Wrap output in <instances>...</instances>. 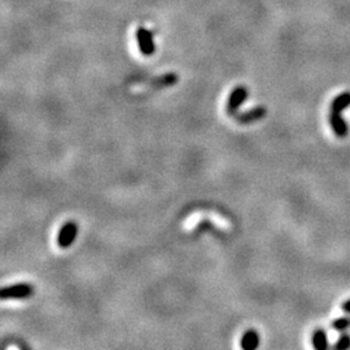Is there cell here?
<instances>
[{
    "label": "cell",
    "mask_w": 350,
    "mask_h": 350,
    "mask_svg": "<svg viewBox=\"0 0 350 350\" xmlns=\"http://www.w3.org/2000/svg\"><path fill=\"white\" fill-rule=\"evenodd\" d=\"M34 295V285L30 283H16L3 287L0 291L1 300H26Z\"/></svg>",
    "instance_id": "obj_1"
},
{
    "label": "cell",
    "mask_w": 350,
    "mask_h": 350,
    "mask_svg": "<svg viewBox=\"0 0 350 350\" xmlns=\"http://www.w3.org/2000/svg\"><path fill=\"white\" fill-rule=\"evenodd\" d=\"M135 38H136L137 47H139V51H140L141 55L149 57V56L155 53L156 45L155 39H153V34H152L147 28L139 26V28L136 29V33H135Z\"/></svg>",
    "instance_id": "obj_2"
},
{
    "label": "cell",
    "mask_w": 350,
    "mask_h": 350,
    "mask_svg": "<svg viewBox=\"0 0 350 350\" xmlns=\"http://www.w3.org/2000/svg\"><path fill=\"white\" fill-rule=\"evenodd\" d=\"M78 235V224L74 220H69L62 224L57 233V245L61 249H68L77 239Z\"/></svg>",
    "instance_id": "obj_3"
},
{
    "label": "cell",
    "mask_w": 350,
    "mask_h": 350,
    "mask_svg": "<svg viewBox=\"0 0 350 350\" xmlns=\"http://www.w3.org/2000/svg\"><path fill=\"white\" fill-rule=\"evenodd\" d=\"M249 91L245 86H236L231 91L230 96L227 99L226 110L230 116H236L237 110L244 104V101L247 100Z\"/></svg>",
    "instance_id": "obj_4"
},
{
    "label": "cell",
    "mask_w": 350,
    "mask_h": 350,
    "mask_svg": "<svg viewBox=\"0 0 350 350\" xmlns=\"http://www.w3.org/2000/svg\"><path fill=\"white\" fill-rule=\"evenodd\" d=\"M267 114V109L264 107H256L251 110H247V112H243V113H239L236 116H233L236 118V121L239 124L247 125V124H253V122H257V121L262 120L264 118Z\"/></svg>",
    "instance_id": "obj_5"
},
{
    "label": "cell",
    "mask_w": 350,
    "mask_h": 350,
    "mask_svg": "<svg viewBox=\"0 0 350 350\" xmlns=\"http://www.w3.org/2000/svg\"><path fill=\"white\" fill-rule=\"evenodd\" d=\"M330 126L332 127L333 132L337 137H347L349 134V126H348L347 121L344 120V117L341 113L337 112H331L330 113Z\"/></svg>",
    "instance_id": "obj_6"
},
{
    "label": "cell",
    "mask_w": 350,
    "mask_h": 350,
    "mask_svg": "<svg viewBox=\"0 0 350 350\" xmlns=\"http://www.w3.org/2000/svg\"><path fill=\"white\" fill-rule=\"evenodd\" d=\"M260 345V335L256 330H249L244 333L240 341V348L244 350H254Z\"/></svg>",
    "instance_id": "obj_7"
},
{
    "label": "cell",
    "mask_w": 350,
    "mask_h": 350,
    "mask_svg": "<svg viewBox=\"0 0 350 350\" xmlns=\"http://www.w3.org/2000/svg\"><path fill=\"white\" fill-rule=\"evenodd\" d=\"M350 107V91H345V92L337 95L331 103V112H337L341 113L347 108Z\"/></svg>",
    "instance_id": "obj_8"
},
{
    "label": "cell",
    "mask_w": 350,
    "mask_h": 350,
    "mask_svg": "<svg viewBox=\"0 0 350 350\" xmlns=\"http://www.w3.org/2000/svg\"><path fill=\"white\" fill-rule=\"evenodd\" d=\"M311 343L314 349L316 350L328 349V337H327L326 331L320 330V328L314 331L311 336Z\"/></svg>",
    "instance_id": "obj_9"
},
{
    "label": "cell",
    "mask_w": 350,
    "mask_h": 350,
    "mask_svg": "<svg viewBox=\"0 0 350 350\" xmlns=\"http://www.w3.org/2000/svg\"><path fill=\"white\" fill-rule=\"evenodd\" d=\"M332 327L333 330L337 331V332H345L350 327V318H348V316L336 318V319L332 322Z\"/></svg>",
    "instance_id": "obj_10"
},
{
    "label": "cell",
    "mask_w": 350,
    "mask_h": 350,
    "mask_svg": "<svg viewBox=\"0 0 350 350\" xmlns=\"http://www.w3.org/2000/svg\"><path fill=\"white\" fill-rule=\"evenodd\" d=\"M333 348L337 350H347L350 348V335L349 333L341 332L339 340L336 341V344L333 345Z\"/></svg>",
    "instance_id": "obj_11"
},
{
    "label": "cell",
    "mask_w": 350,
    "mask_h": 350,
    "mask_svg": "<svg viewBox=\"0 0 350 350\" xmlns=\"http://www.w3.org/2000/svg\"><path fill=\"white\" fill-rule=\"evenodd\" d=\"M341 309H343L344 312H347V314H350V299L347 300V301L343 302V305H341Z\"/></svg>",
    "instance_id": "obj_12"
}]
</instances>
